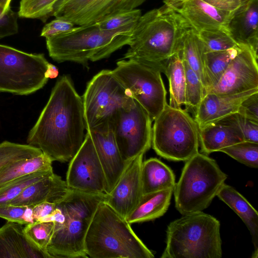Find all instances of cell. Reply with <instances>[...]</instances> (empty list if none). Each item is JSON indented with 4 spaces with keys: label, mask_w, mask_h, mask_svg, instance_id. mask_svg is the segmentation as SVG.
<instances>
[{
    "label": "cell",
    "mask_w": 258,
    "mask_h": 258,
    "mask_svg": "<svg viewBox=\"0 0 258 258\" xmlns=\"http://www.w3.org/2000/svg\"><path fill=\"white\" fill-rule=\"evenodd\" d=\"M130 34L118 29H101L96 23L75 27L72 30L45 38L49 56L58 62L71 61L86 65L109 57L128 45Z\"/></svg>",
    "instance_id": "obj_5"
},
{
    "label": "cell",
    "mask_w": 258,
    "mask_h": 258,
    "mask_svg": "<svg viewBox=\"0 0 258 258\" xmlns=\"http://www.w3.org/2000/svg\"><path fill=\"white\" fill-rule=\"evenodd\" d=\"M185 162L173 190L175 208L182 215L208 207L227 178L208 155L198 152Z\"/></svg>",
    "instance_id": "obj_7"
},
{
    "label": "cell",
    "mask_w": 258,
    "mask_h": 258,
    "mask_svg": "<svg viewBox=\"0 0 258 258\" xmlns=\"http://www.w3.org/2000/svg\"><path fill=\"white\" fill-rule=\"evenodd\" d=\"M12 0H0V9L5 13L11 9L10 4Z\"/></svg>",
    "instance_id": "obj_46"
},
{
    "label": "cell",
    "mask_w": 258,
    "mask_h": 258,
    "mask_svg": "<svg viewBox=\"0 0 258 258\" xmlns=\"http://www.w3.org/2000/svg\"><path fill=\"white\" fill-rule=\"evenodd\" d=\"M105 196L70 189L57 203L59 210L47 247L52 258L88 257L85 250V237L94 213Z\"/></svg>",
    "instance_id": "obj_3"
},
{
    "label": "cell",
    "mask_w": 258,
    "mask_h": 258,
    "mask_svg": "<svg viewBox=\"0 0 258 258\" xmlns=\"http://www.w3.org/2000/svg\"><path fill=\"white\" fill-rule=\"evenodd\" d=\"M87 130L106 121L134 102L130 91L113 75L103 70L88 82L82 97Z\"/></svg>",
    "instance_id": "obj_10"
},
{
    "label": "cell",
    "mask_w": 258,
    "mask_h": 258,
    "mask_svg": "<svg viewBox=\"0 0 258 258\" xmlns=\"http://www.w3.org/2000/svg\"><path fill=\"white\" fill-rule=\"evenodd\" d=\"M199 136L201 152L206 155L244 141L235 113L199 128Z\"/></svg>",
    "instance_id": "obj_19"
},
{
    "label": "cell",
    "mask_w": 258,
    "mask_h": 258,
    "mask_svg": "<svg viewBox=\"0 0 258 258\" xmlns=\"http://www.w3.org/2000/svg\"><path fill=\"white\" fill-rule=\"evenodd\" d=\"M56 203H43L32 209L33 221L42 220L51 215L55 209Z\"/></svg>",
    "instance_id": "obj_44"
},
{
    "label": "cell",
    "mask_w": 258,
    "mask_h": 258,
    "mask_svg": "<svg viewBox=\"0 0 258 258\" xmlns=\"http://www.w3.org/2000/svg\"><path fill=\"white\" fill-rule=\"evenodd\" d=\"M173 190L168 189L143 195L138 205L126 220L131 224L152 221L162 216L169 207Z\"/></svg>",
    "instance_id": "obj_26"
},
{
    "label": "cell",
    "mask_w": 258,
    "mask_h": 258,
    "mask_svg": "<svg viewBox=\"0 0 258 258\" xmlns=\"http://www.w3.org/2000/svg\"><path fill=\"white\" fill-rule=\"evenodd\" d=\"M203 42L206 52L225 50L238 45L229 32L222 30H205L197 32Z\"/></svg>",
    "instance_id": "obj_37"
},
{
    "label": "cell",
    "mask_w": 258,
    "mask_h": 258,
    "mask_svg": "<svg viewBox=\"0 0 258 258\" xmlns=\"http://www.w3.org/2000/svg\"><path fill=\"white\" fill-rule=\"evenodd\" d=\"M86 131L83 98L70 77L63 75L56 82L27 143L40 149L52 162H67L82 145Z\"/></svg>",
    "instance_id": "obj_1"
},
{
    "label": "cell",
    "mask_w": 258,
    "mask_h": 258,
    "mask_svg": "<svg viewBox=\"0 0 258 258\" xmlns=\"http://www.w3.org/2000/svg\"><path fill=\"white\" fill-rule=\"evenodd\" d=\"M182 0H163L164 4L173 7L177 6Z\"/></svg>",
    "instance_id": "obj_47"
},
{
    "label": "cell",
    "mask_w": 258,
    "mask_h": 258,
    "mask_svg": "<svg viewBox=\"0 0 258 258\" xmlns=\"http://www.w3.org/2000/svg\"><path fill=\"white\" fill-rule=\"evenodd\" d=\"M54 224L52 221H34L24 227L29 240L36 247L49 254L47 247L52 236Z\"/></svg>",
    "instance_id": "obj_35"
},
{
    "label": "cell",
    "mask_w": 258,
    "mask_h": 258,
    "mask_svg": "<svg viewBox=\"0 0 258 258\" xmlns=\"http://www.w3.org/2000/svg\"><path fill=\"white\" fill-rule=\"evenodd\" d=\"M220 223L203 211L183 215L170 223L162 258H221Z\"/></svg>",
    "instance_id": "obj_6"
},
{
    "label": "cell",
    "mask_w": 258,
    "mask_h": 258,
    "mask_svg": "<svg viewBox=\"0 0 258 258\" xmlns=\"http://www.w3.org/2000/svg\"><path fill=\"white\" fill-rule=\"evenodd\" d=\"M206 53L204 44L198 33L190 27L185 33L181 47L183 60L195 72L201 81L206 94L207 79L205 68Z\"/></svg>",
    "instance_id": "obj_27"
},
{
    "label": "cell",
    "mask_w": 258,
    "mask_h": 258,
    "mask_svg": "<svg viewBox=\"0 0 258 258\" xmlns=\"http://www.w3.org/2000/svg\"><path fill=\"white\" fill-rule=\"evenodd\" d=\"M141 178L143 195L173 189L176 184L175 176L172 169L155 158L143 162Z\"/></svg>",
    "instance_id": "obj_25"
},
{
    "label": "cell",
    "mask_w": 258,
    "mask_h": 258,
    "mask_svg": "<svg viewBox=\"0 0 258 258\" xmlns=\"http://www.w3.org/2000/svg\"><path fill=\"white\" fill-rule=\"evenodd\" d=\"M0 258H52L27 238L22 224L7 221L0 227Z\"/></svg>",
    "instance_id": "obj_23"
},
{
    "label": "cell",
    "mask_w": 258,
    "mask_h": 258,
    "mask_svg": "<svg viewBox=\"0 0 258 258\" xmlns=\"http://www.w3.org/2000/svg\"><path fill=\"white\" fill-rule=\"evenodd\" d=\"M70 190L66 181L53 173L28 186L9 204L32 209L43 203H57Z\"/></svg>",
    "instance_id": "obj_22"
},
{
    "label": "cell",
    "mask_w": 258,
    "mask_h": 258,
    "mask_svg": "<svg viewBox=\"0 0 258 258\" xmlns=\"http://www.w3.org/2000/svg\"><path fill=\"white\" fill-rule=\"evenodd\" d=\"M217 196L240 218L247 227L254 245L252 257H258V213L248 201L232 186L223 185Z\"/></svg>",
    "instance_id": "obj_24"
},
{
    "label": "cell",
    "mask_w": 258,
    "mask_h": 258,
    "mask_svg": "<svg viewBox=\"0 0 258 258\" xmlns=\"http://www.w3.org/2000/svg\"><path fill=\"white\" fill-rule=\"evenodd\" d=\"M154 121L152 145L159 156L185 162L199 152V128L186 110L167 103Z\"/></svg>",
    "instance_id": "obj_8"
},
{
    "label": "cell",
    "mask_w": 258,
    "mask_h": 258,
    "mask_svg": "<svg viewBox=\"0 0 258 258\" xmlns=\"http://www.w3.org/2000/svg\"><path fill=\"white\" fill-rule=\"evenodd\" d=\"M184 63L186 76L185 105L195 112L205 95V89L195 72L185 62Z\"/></svg>",
    "instance_id": "obj_38"
},
{
    "label": "cell",
    "mask_w": 258,
    "mask_h": 258,
    "mask_svg": "<svg viewBox=\"0 0 258 258\" xmlns=\"http://www.w3.org/2000/svg\"><path fill=\"white\" fill-rule=\"evenodd\" d=\"M72 22L61 18L55 19L45 24L43 27L40 36L45 38L67 33L75 27Z\"/></svg>",
    "instance_id": "obj_41"
},
{
    "label": "cell",
    "mask_w": 258,
    "mask_h": 258,
    "mask_svg": "<svg viewBox=\"0 0 258 258\" xmlns=\"http://www.w3.org/2000/svg\"><path fill=\"white\" fill-rule=\"evenodd\" d=\"M66 182L71 190L91 194H105L104 172L87 132L82 145L70 160Z\"/></svg>",
    "instance_id": "obj_13"
},
{
    "label": "cell",
    "mask_w": 258,
    "mask_h": 258,
    "mask_svg": "<svg viewBox=\"0 0 258 258\" xmlns=\"http://www.w3.org/2000/svg\"><path fill=\"white\" fill-rule=\"evenodd\" d=\"M144 154L131 160L104 202L125 219L138 205L143 194L141 178Z\"/></svg>",
    "instance_id": "obj_17"
},
{
    "label": "cell",
    "mask_w": 258,
    "mask_h": 258,
    "mask_svg": "<svg viewBox=\"0 0 258 258\" xmlns=\"http://www.w3.org/2000/svg\"><path fill=\"white\" fill-rule=\"evenodd\" d=\"M0 218L22 225L34 221L32 209L10 204L0 206Z\"/></svg>",
    "instance_id": "obj_39"
},
{
    "label": "cell",
    "mask_w": 258,
    "mask_h": 258,
    "mask_svg": "<svg viewBox=\"0 0 258 258\" xmlns=\"http://www.w3.org/2000/svg\"><path fill=\"white\" fill-rule=\"evenodd\" d=\"M97 154L103 169L105 194H109L124 171L127 163L123 159L116 144L109 121L88 129Z\"/></svg>",
    "instance_id": "obj_16"
},
{
    "label": "cell",
    "mask_w": 258,
    "mask_h": 258,
    "mask_svg": "<svg viewBox=\"0 0 258 258\" xmlns=\"http://www.w3.org/2000/svg\"><path fill=\"white\" fill-rule=\"evenodd\" d=\"M58 75V70L53 64L49 63L47 69V77L48 79H54Z\"/></svg>",
    "instance_id": "obj_45"
},
{
    "label": "cell",
    "mask_w": 258,
    "mask_h": 258,
    "mask_svg": "<svg viewBox=\"0 0 258 258\" xmlns=\"http://www.w3.org/2000/svg\"><path fill=\"white\" fill-rule=\"evenodd\" d=\"M190 26L170 6L142 15L131 36L123 59L145 64L165 73L169 59L181 51L183 40Z\"/></svg>",
    "instance_id": "obj_2"
},
{
    "label": "cell",
    "mask_w": 258,
    "mask_h": 258,
    "mask_svg": "<svg viewBox=\"0 0 258 258\" xmlns=\"http://www.w3.org/2000/svg\"><path fill=\"white\" fill-rule=\"evenodd\" d=\"M53 173V169L41 170L20 177L0 188V206L8 205L31 184Z\"/></svg>",
    "instance_id": "obj_31"
},
{
    "label": "cell",
    "mask_w": 258,
    "mask_h": 258,
    "mask_svg": "<svg viewBox=\"0 0 258 258\" xmlns=\"http://www.w3.org/2000/svg\"><path fill=\"white\" fill-rule=\"evenodd\" d=\"M174 8L197 32L205 30L228 32V24L233 15L204 0H182Z\"/></svg>",
    "instance_id": "obj_18"
},
{
    "label": "cell",
    "mask_w": 258,
    "mask_h": 258,
    "mask_svg": "<svg viewBox=\"0 0 258 258\" xmlns=\"http://www.w3.org/2000/svg\"><path fill=\"white\" fill-rule=\"evenodd\" d=\"M52 161L42 153L34 157L15 162L0 170V188L20 177L52 169Z\"/></svg>",
    "instance_id": "obj_29"
},
{
    "label": "cell",
    "mask_w": 258,
    "mask_h": 258,
    "mask_svg": "<svg viewBox=\"0 0 258 258\" xmlns=\"http://www.w3.org/2000/svg\"><path fill=\"white\" fill-rule=\"evenodd\" d=\"M110 122L120 153L126 163L150 148L152 121L135 100L129 107L120 109Z\"/></svg>",
    "instance_id": "obj_12"
},
{
    "label": "cell",
    "mask_w": 258,
    "mask_h": 258,
    "mask_svg": "<svg viewBox=\"0 0 258 258\" xmlns=\"http://www.w3.org/2000/svg\"><path fill=\"white\" fill-rule=\"evenodd\" d=\"M142 15L141 11L138 9L122 11L108 16L96 23L102 30L120 29L132 35Z\"/></svg>",
    "instance_id": "obj_32"
},
{
    "label": "cell",
    "mask_w": 258,
    "mask_h": 258,
    "mask_svg": "<svg viewBox=\"0 0 258 258\" xmlns=\"http://www.w3.org/2000/svg\"><path fill=\"white\" fill-rule=\"evenodd\" d=\"M57 0H21L18 15L22 18L36 19L46 22L53 16V6Z\"/></svg>",
    "instance_id": "obj_34"
},
{
    "label": "cell",
    "mask_w": 258,
    "mask_h": 258,
    "mask_svg": "<svg viewBox=\"0 0 258 258\" xmlns=\"http://www.w3.org/2000/svg\"><path fill=\"white\" fill-rule=\"evenodd\" d=\"M235 116L244 140L258 143V122L249 119L237 112L235 113Z\"/></svg>",
    "instance_id": "obj_42"
},
{
    "label": "cell",
    "mask_w": 258,
    "mask_h": 258,
    "mask_svg": "<svg viewBox=\"0 0 258 258\" xmlns=\"http://www.w3.org/2000/svg\"><path fill=\"white\" fill-rule=\"evenodd\" d=\"M49 62L42 53H29L0 44V92L28 95L48 80Z\"/></svg>",
    "instance_id": "obj_9"
},
{
    "label": "cell",
    "mask_w": 258,
    "mask_h": 258,
    "mask_svg": "<svg viewBox=\"0 0 258 258\" xmlns=\"http://www.w3.org/2000/svg\"><path fill=\"white\" fill-rule=\"evenodd\" d=\"M146 0H57L53 16L75 25L94 24L113 13L137 9Z\"/></svg>",
    "instance_id": "obj_14"
},
{
    "label": "cell",
    "mask_w": 258,
    "mask_h": 258,
    "mask_svg": "<svg viewBox=\"0 0 258 258\" xmlns=\"http://www.w3.org/2000/svg\"><path fill=\"white\" fill-rule=\"evenodd\" d=\"M258 0H249L231 17L229 34L238 46L248 48L258 57Z\"/></svg>",
    "instance_id": "obj_21"
},
{
    "label": "cell",
    "mask_w": 258,
    "mask_h": 258,
    "mask_svg": "<svg viewBox=\"0 0 258 258\" xmlns=\"http://www.w3.org/2000/svg\"><path fill=\"white\" fill-rule=\"evenodd\" d=\"M18 13L11 9L4 13L0 9V39L18 32Z\"/></svg>",
    "instance_id": "obj_40"
},
{
    "label": "cell",
    "mask_w": 258,
    "mask_h": 258,
    "mask_svg": "<svg viewBox=\"0 0 258 258\" xmlns=\"http://www.w3.org/2000/svg\"><path fill=\"white\" fill-rule=\"evenodd\" d=\"M239 46V52L209 93L233 95L258 89V57L247 47Z\"/></svg>",
    "instance_id": "obj_15"
},
{
    "label": "cell",
    "mask_w": 258,
    "mask_h": 258,
    "mask_svg": "<svg viewBox=\"0 0 258 258\" xmlns=\"http://www.w3.org/2000/svg\"><path fill=\"white\" fill-rule=\"evenodd\" d=\"M237 113L258 122V92L252 94L241 103Z\"/></svg>",
    "instance_id": "obj_43"
},
{
    "label": "cell",
    "mask_w": 258,
    "mask_h": 258,
    "mask_svg": "<svg viewBox=\"0 0 258 258\" xmlns=\"http://www.w3.org/2000/svg\"><path fill=\"white\" fill-rule=\"evenodd\" d=\"M239 50L240 47L237 46L225 50L206 53L205 68L207 79L206 94L216 85Z\"/></svg>",
    "instance_id": "obj_30"
},
{
    "label": "cell",
    "mask_w": 258,
    "mask_h": 258,
    "mask_svg": "<svg viewBox=\"0 0 258 258\" xmlns=\"http://www.w3.org/2000/svg\"><path fill=\"white\" fill-rule=\"evenodd\" d=\"M39 148L29 144H20L8 141L0 143V170L20 160L42 154Z\"/></svg>",
    "instance_id": "obj_33"
},
{
    "label": "cell",
    "mask_w": 258,
    "mask_h": 258,
    "mask_svg": "<svg viewBox=\"0 0 258 258\" xmlns=\"http://www.w3.org/2000/svg\"><path fill=\"white\" fill-rule=\"evenodd\" d=\"M84 246L88 257L91 258L154 257L131 224L104 201L94 213Z\"/></svg>",
    "instance_id": "obj_4"
},
{
    "label": "cell",
    "mask_w": 258,
    "mask_h": 258,
    "mask_svg": "<svg viewBox=\"0 0 258 258\" xmlns=\"http://www.w3.org/2000/svg\"><path fill=\"white\" fill-rule=\"evenodd\" d=\"M258 89L233 95L206 94L195 112L198 128L237 112L241 103Z\"/></svg>",
    "instance_id": "obj_20"
},
{
    "label": "cell",
    "mask_w": 258,
    "mask_h": 258,
    "mask_svg": "<svg viewBox=\"0 0 258 258\" xmlns=\"http://www.w3.org/2000/svg\"><path fill=\"white\" fill-rule=\"evenodd\" d=\"M122 85L128 90L154 121L164 109L166 91L161 72L145 64L130 59L116 62L112 70Z\"/></svg>",
    "instance_id": "obj_11"
},
{
    "label": "cell",
    "mask_w": 258,
    "mask_h": 258,
    "mask_svg": "<svg viewBox=\"0 0 258 258\" xmlns=\"http://www.w3.org/2000/svg\"><path fill=\"white\" fill-rule=\"evenodd\" d=\"M220 152L249 167H258V143L244 141L223 148Z\"/></svg>",
    "instance_id": "obj_36"
},
{
    "label": "cell",
    "mask_w": 258,
    "mask_h": 258,
    "mask_svg": "<svg viewBox=\"0 0 258 258\" xmlns=\"http://www.w3.org/2000/svg\"><path fill=\"white\" fill-rule=\"evenodd\" d=\"M169 82L170 101L172 107L181 108L185 105L186 76L181 51L173 55L168 60L165 73Z\"/></svg>",
    "instance_id": "obj_28"
}]
</instances>
